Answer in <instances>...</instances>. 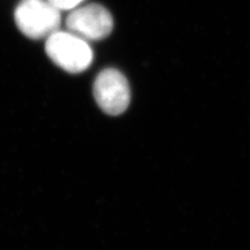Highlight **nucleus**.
Listing matches in <instances>:
<instances>
[{"label":"nucleus","instance_id":"1","mask_svg":"<svg viewBox=\"0 0 250 250\" xmlns=\"http://www.w3.org/2000/svg\"><path fill=\"white\" fill-rule=\"evenodd\" d=\"M47 56L57 66L69 73H81L93 62L88 42L70 31H56L46 39Z\"/></svg>","mask_w":250,"mask_h":250},{"label":"nucleus","instance_id":"2","mask_svg":"<svg viewBox=\"0 0 250 250\" xmlns=\"http://www.w3.org/2000/svg\"><path fill=\"white\" fill-rule=\"evenodd\" d=\"M15 21L24 36L47 39L60 28L61 11L48 0H21L15 10Z\"/></svg>","mask_w":250,"mask_h":250},{"label":"nucleus","instance_id":"3","mask_svg":"<svg viewBox=\"0 0 250 250\" xmlns=\"http://www.w3.org/2000/svg\"><path fill=\"white\" fill-rule=\"evenodd\" d=\"M93 93L100 108L112 116L126 111L130 103V89L126 77L114 68L104 69L98 74Z\"/></svg>","mask_w":250,"mask_h":250},{"label":"nucleus","instance_id":"4","mask_svg":"<svg viewBox=\"0 0 250 250\" xmlns=\"http://www.w3.org/2000/svg\"><path fill=\"white\" fill-rule=\"evenodd\" d=\"M66 25L68 31L85 41H98L112 33L114 21L104 6L92 3L72 10L67 17Z\"/></svg>","mask_w":250,"mask_h":250},{"label":"nucleus","instance_id":"5","mask_svg":"<svg viewBox=\"0 0 250 250\" xmlns=\"http://www.w3.org/2000/svg\"><path fill=\"white\" fill-rule=\"evenodd\" d=\"M48 1L60 11H72L80 6L84 0H48Z\"/></svg>","mask_w":250,"mask_h":250}]
</instances>
